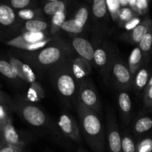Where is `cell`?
Listing matches in <instances>:
<instances>
[{
	"instance_id": "44",
	"label": "cell",
	"mask_w": 152,
	"mask_h": 152,
	"mask_svg": "<svg viewBox=\"0 0 152 152\" xmlns=\"http://www.w3.org/2000/svg\"><path fill=\"white\" fill-rule=\"evenodd\" d=\"M46 152H52V151H46Z\"/></svg>"
},
{
	"instance_id": "16",
	"label": "cell",
	"mask_w": 152,
	"mask_h": 152,
	"mask_svg": "<svg viewBox=\"0 0 152 152\" xmlns=\"http://www.w3.org/2000/svg\"><path fill=\"white\" fill-rule=\"evenodd\" d=\"M116 98L122 126L126 128L132 118V101L127 91H117Z\"/></svg>"
},
{
	"instance_id": "43",
	"label": "cell",
	"mask_w": 152,
	"mask_h": 152,
	"mask_svg": "<svg viewBox=\"0 0 152 152\" xmlns=\"http://www.w3.org/2000/svg\"><path fill=\"white\" fill-rule=\"evenodd\" d=\"M2 129H3V127H2V126H1V124H0V132H1V130H2Z\"/></svg>"
},
{
	"instance_id": "1",
	"label": "cell",
	"mask_w": 152,
	"mask_h": 152,
	"mask_svg": "<svg viewBox=\"0 0 152 152\" xmlns=\"http://www.w3.org/2000/svg\"><path fill=\"white\" fill-rule=\"evenodd\" d=\"M73 53L70 43L58 38L53 43L42 50L34 52L19 50L13 54L29 64L32 68L40 71L50 70L61 63Z\"/></svg>"
},
{
	"instance_id": "15",
	"label": "cell",
	"mask_w": 152,
	"mask_h": 152,
	"mask_svg": "<svg viewBox=\"0 0 152 152\" xmlns=\"http://www.w3.org/2000/svg\"><path fill=\"white\" fill-rule=\"evenodd\" d=\"M69 61L73 75L80 85V83L88 79L92 72V66L87 61L74 53L69 57Z\"/></svg>"
},
{
	"instance_id": "19",
	"label": "cell",
	"mask_w": 152,
	"mask_h": 152,
	"mask_svg": "<svg viewBox=\"0 0 152 152\" xmlns=\"http://www.w3.org/2000/svg\"><path fill=\"white\" fill-rule=\"evenodd\" d=\"M152 130V117L140 115L134 120L132 124V132L137 139L147 135Z\"/></svg>"
},
{
	"instance_id": "37",
	"label": "cell",
	"mask_w": 152,
	"mask_h": 152,
	"mask_svg": "<svg viewBox=\"0 0 152 152\" xmlns=\"http://www.w3.org/2000/svg\"><path fill=\"white\" fill-rule=\"evenodd\" d=\"M13 99L10 97L7 94H6L5 92L2 91L0 89V104H3V105H6L8 107H10V108L12 111V108H13Z\"/></svg>"
},
{
	"instance_id": "3",
	"label": "cell",
	"mask_w": 152,
	"mask_h": 152,
	"mask_svg": "<svg viewBox=\"0 0 152 152\" xmlns=\"http://www.w3.org/2000/svg\"><path fill=\"white\" fill-rule=\"evenodd\" d=\"M69 57L51 68L49 76L59 96L68 106H72L78 101L79 83L73 75Z\"/></svg>"
},
{
	"instance_id": "31",
	"label": "cell",
	"mask_w": 152,
	"mask_h": 152,
	"mask_svg": "<svg viewBox=\"0 0 152 152\" xmlns=\"http://www.w3.org/2000/svg\"><path fill=\"white\" fill-rule=\"evenodd\" d=\"M67 19V12L61 13L52 16V21H51V30L50 34L52 36H55V34L61 30V27L62 24Z\"/></svg>"
},
{
	"instance_id": "6",
	"label": "cell",
	"mask_w": 152,
	"mask_h": 152,
	"mask_svg": "<svg viewBox=\"0 0 152 152\" xmlns=\"http://www.w3.org/2000/svg\"><path fill=\"white\" fill-rule=\"evenodd\" d=\"M133 80L134 77L128 65L116 52L112 60L106 81H110L116 91H128L133 88Z\"/></svg>"
},
{
	"instance_id": "5",
	"label": "cell",
	"mask_w": 152,
	"mask_h": 152,
	"mask_svg": "<svg viewBox=\"0 0 152 152\" xmlns=\"http://www.w3.org/2000/svg\"><path fill=\"white\" fill-rule=\"evenodd\" d=\"M92 20V45L94 48L104 40L107 31L110 13L105 0H94L91 3Z\"/></svg>"
},
{
	"instance_id": "9",
	"label": "cell",
	"mask_w": 152,
	"mask_h": 152,
	"mask_svg": "<svg viewBox=\"0 0 152 152\" xmlns=\"http://www.w3.org/2000/svg\"><path fill=\"white\" fill-rule=\"evenodd\" d=\"M106 140L109 152H122V136L114 110L107 107L106 116Z\"/></svg>"
},
{
	"instance_id": "20",
	"label": "cell",
	"mask_w": 152,
	"mask_h": 152,
	"mask_svg": "<svg viewBox=\"0 0 152 152\" xmlns=\"http://www.w3.org/2000/svg\"><path fill=\"white\" fill-rule=\"evenodd\" d=\"M0 74L16 86L23 85L24 82L20 80L16 70L8 59L2 57H0Z\"/></svg>"
},
{
	"instance_id": "4",
	"label": "cell",
	"mask_w": 152,
	"mask_h": 152,
	"mask_svg": "<svg viewBox=\"0 0 152 152\" xmlns=\"http://www.w3.org/2000/svg\"><path fill=\"white\" fill-rule=\"evenodd\" d=\"M13 102L12 111L17 113L30 126L37 129L48 130L49 133L54 135L57 139H61L63 136L58 126H55L47 114L40 107L21 96L15 97Z\"/></svg>"
},
{
	"instance_id": "40",
	"label": "cell",
	"mask_w": 152,
	"mask_h": 152,
	"mask_svg": "<svg viewBox=\"0 0 152 152\" xmlns=\"http://www.w3.org/2000/svg\"><path fill=\"white\" fill-rule=\"evenodd\" d=\"M5 145L4 142V141H3V139H2V136H1V132H0V151L1 150V148H3V146Z\"/></svg>"
},
{
	"instance_id": "2",
	"label": "cell",
	"mask_w": 152,
	"mask_h": 152,
	"mask_svg": "<svg viewBox=\"0 0 152 152\" xmlns=\"http://www.w3.org/2000/svg\"><path fill=\"white\" fill-rule=\"evenodd\" d=\"M80 132L86 144L94 152H105L106 133L99 115L89 109L79 101L76 105Z\"/></svg>"
},
{
	"instance_id": "26",
	"label": "cell",
	"mask_w": 152,
	"mask_h": 152,
	"mask_svg": "<svg viewBox=\"0 0 152 152\" xmlns=\"http://www.w3.org/2000/svg\"><path fill=\"white\" fill-rule=\"evenodd\" d=\"M86 28H87L86 27L73 18L66 19V20L62 24L61 27V31L75 37H77L80 34H83Z\"/></svg>"
},
{
	"instance_id": "39",
	"label": "cell",
	"mask_w": 152,
	"mask_h": 152,
	"mask_svg": "<svg viewBox=\"0 0 152 152\" xmlns=\"http://www.w3.org/2000/svg\"><path fill=\"white\" fill-rule=\"evenodd\" d=\"M0 152H26L25 148L13 146L10 145H4Z\"/></svg>"
},
{
	"instance_id": "33",
	"label": "cell",
	"mask_w": 152,
	"mask_h": 152,
	"mask_svg": "<svg viewBox=\"0 0 152 152\" xmlns=\"http://www.w3.org/2000/svg\"><path fill=\"white\" fill-rule=\"evenodd\" d=\"M136 16H137V14L133 11V10L130 7H121L119 13L118 22H119V25L124 27L128 22H129L131 19H133Z\"/></svg>"
},
{
	"instance_id": "10",
	"label": "cell",
	"mask_w": 152,
	"mask_h": 152,
	"mask_svg": "<svg viewBox=\"0 0 152 152\" xmlns=\"http://www.w3.org/2000/svg\"><path fill=\"white\" fill-rule=\"evenodd\" d=\"M78 101L85 107L98 115L101 114V103L95 86L89 79H86L79 85Z\"/></svg>"
},
{
	"instance_id": "24",
	"label": "cell",
	"mask_w": 152,
	"mask_h": 152,
	"mask_svg": "<svg viewBox=\"0 0 152 152\" xmlns=\"http://www.w3.org/2000/svg\"><path fill=\"white\" fill-rule=\"evenodd\" d=\"M138 47L143 55L145 65H148L151 60L152 53V27L139 42Z\"/></svg>"
},
{
	"instance_id": "12",
	"label": "cell",
	"mask_w": 152,
	"mask_h": 152,
	"mask_svg": "<svg viewBox=\"0 0 152 152\" xmlns=\"http://www.w3.org/2000/svg\"><path fill=\"white\" fill-rule=\"evenodd\" d=\"M71 48L75 54L87 61L91 65H94L95 48L91 42L83 37H73L71 40Z\"/></svg>"
},
{
	"instance_id": "18",
	"label": "cell",
	"mask_w": 152,
	"mask_h": 152,
	"mask_svg": "<svg viewBox=\"0 0 152 152\" xmlns=\"http://www.w3.org/2000/svg\"><path fill=\"white\" fill-rule=\"evenodd\" d=\"M51 23L46 18L33 19L22 23L21 34L22 33H48L50 34Z\"/></svg>"
},
{
	"instance_id": "25",
	"label": "cell",
	"mask_w": 152,
	"mask_h": 152,
	"mask_svg": "<svg viewBox=\"0 0 152 152\" xmlns=\"http://www.w3.org/2000/svg\"><path fill=\"white\" fill-rule=\"evenodd\" d=\"M71 18L75 19L87 28L91 18V6L84 4L77 6L73 11Z\"/></svg>"
},
{
	"instance_id": "32",
	"label": "cell",
	"mask_w": 152,
	"mask_h": 152,
	"mask_svg": "<svg viewBox=\"0 0 152 152\" xmlns=\"http://www.w3.org/2000/svg\"><path fill=\"white\" fill-rule=\"evenodd\" d=\"M136 152H152V136L145 135L136 142Z\"/></svg>"
},
{
	"instance_id": "35",
	"label": "cell",
	"mask_w": 152,
	"mask_h": 152,
	"mask_svg": "<svg viewBox=\"0 0 152 152\" xmlns=\"http://www.w3.org/2000/svg\"><path fill=\"white\" fill-rule=\"evenodd\" d=\"M143 105L145 111L152 112V86L143 92Z\"/></svg>"
},
{
	"instance_id": "11",
	"label": "cell",
	"mask_w": 152,
	"mask_h": 152,
	"mask_svg": "<svg viewBox=\"0 0 152 152\" xmlns=\"http://www.w3.org/2000/svg\"><path fill=\"white\" fill-rule=\"evenodd\" d=\"M58 126L63 136L76 143H81L82 136L80 127L75 119L67 113H63L59 117Z\"/></svg>"
},
{
	"instance_id": "17",
	"label": "cell",
	"mask_w": 152,
	"mask_h": 152,
	"mask_svg": "<svg viewBox=\"0 0 152 152\" xmlns=\"http://www.w3.org/2000/svg\"><path fill=\"white\" fill-rule=\"evenodd\" d=\"M0 132L5 145L25 148V142L20 138L17 131L13 126L12 119L4 125L2 130Z\"/></svg>"
},
{
	"instance_id": "30",
	"label": "cell",
	"mask_w": 152,
	"mask_h": 152,
	"mask_svg": "<svg viewBox=\"0 0 152 152\" xmlns=\"http://www.w3.org/2000/svg\"><path fill=\"white\" fill-rule=\"evenodd\" d=\"M129 7L137 14V16H143L148 11L149 1H147V0L129 1Z\"/></svg>"
},
{
	"instance_id": "13",
	"label": "cell",
	"mask_w": 152,
	"mask_h": 152,
	"mask_svg": "<svg viewBox=\"0 0 152 152\" xmlns=\"http://www.w3.org/2000/svg\"><path fill=\"white\" fill-rule=\"evenodd\" d=\"M7 59L15 68L18 76L22 81L29 86L37 83L35 73L29 64L13 54L9 55Z\"/></svg>"
},
{
	"instance_id": "22",
	"label": "cell",
	"mask_w": 152,
	"mask_h": 152,
	"mask_svg": "<svg viewBox=\"0 0 152 152\" xmlns=\"http://www.w3.org/2000/svg\"><path fill=\"white\" fill-rule=\"evenodd\" d=\"M150 78V72L146 66H143L134 76L133 88L138 94H141L145 90Z\"/></svg>"
},
{
	"instance_id": "42",
	"label": "cell",
	"mask_w": 152,
	"mask_h": 152,
	"mask_svg": "<svg viewBox=\"0 0 152 152\" xmlns=\"http://www.w3.org/2000/svg\"><path fill=\"white\" fill-rule=\"evenodd\" d=\"M77 152H88V151L83 148H78L77 150Z\"/></svg>"
},
{
	"instance_id": "27",
	"label": "cell",
	"mask_w": 152,
	"mask_h": 152,
	"mask_svg": "<svg viewBox=\"0 0 152 152\" xmlns=\"http://www.w3.org/2000/svg\"><path fill=\"white\" fill-rule=\"evenodd\" d=\"M16 13L19 20L22 23L25 22H27V21L40 19V18L44 17L40 7H37V8H27L23 9V10H16Z\"/></svg>"
},
{
	"instance_id": "21",
	"label": "cell",
	"mask_w": 152,
	"mask_h": 152,
	"mask_svg": "<svg viewBox=\"0 0 152 152\" xmlns=\"http://www.w3.org/2000/svg\"><path fill=\"white\" fill-rule=\"evenodd\" d=\"M68 1L61 0H51L43 3L42 12L46 16L52 17L57 14L67 12Z\"/></svg>"
},
{
	"instance_id": "23",
	"label": "cell",
	"mask_w": 152,
	"mask_h": 152,
	"mask_svg": "<svg viewBox=\"0 0 152 152\" xmlns=\"http://www.w3.org/2000/svg\"><path fill=\"white\" fill-rule=\"evenodd\" d=\"M144 65L145 63L143 55L142 53V51L140 50L139 48L137 46V47L134 48L133 49L132 51L130 53L129 57H128V66L133 77Z\"/></svg>"
},
{
	"instance_id": "41",
	"label": "cell",
	"mask_w": 152,
	"mask_h": 152,
	"mask_svg": "<svg viewBox=\"0 0 152 152\" xmlns=\"http://www.w3.org/2000/svg\"><path fill=\"white\" fill-rule=\"evenodd\" d=\"M151 86H152V74L150 76V78H149L148 83L147 86H146L145 90H146V89H147V88H150Z\"/></svg>"
},
{
	"instance_id": "38",
	"label": "cell",
	"mask_w": 152,
	"mask_h": 152,
	"mask_svg": "<svg viewBox=\"0 0 152 152\" xmlns=\"http://www.w3.org/2000/svg\"><path fill=\"white\" fill-rule=\"evenodd\" d=\"M141 21L142 20L139 18V16H136L134 19H131L129 22H128V23L124 26V28H125V29H127V31H131L133 28H135L136 26H137V25L141 22Z\"/></svg>"
},
{
	"instance_id": "28",
	"label": "cell",
	"mask_w": 152,
	"mask_h": 152,
	"mask_svg": "<svg viewBox=\"0 0 152 152\" xmlns=\"http://www.w3.org/2000/svg\"><path fill=\"white\" fill-rule=\"evenodd\" d=\"M2 1L15 10L38 7V3L35 0H3Z\"/></svg>"
},
{
	"instance_id": "7",
	"label": "cell",
	"mask_w": 152,
	"mask_h": 152,
	"mask_svg": "<svg viewBox=\"0 0 152 152\" xmlns=\"http://www.w3.org/2000/svg\"><path fill=\"white\" fill-rule=\"evenodd\" d=\"M22 25L16 10L0 1V42H3L20 35Z\"/></svg>"
},
{
	"instance_id": "8",
	"label": "cell",
	"mask_w": 152,
	"mask_h": 152,
	"mask_svg": "<svg viewBox=\"0 0 152 152\" xmlns=\"http://www.w3.org/2000/svg\"><path fill=\"white\" fill-rule=\"evenodd\" d=\"M116 53V50L114 46L104 39L95 47L94 65L102 75L105 81L108 76L112 60Z\"/></svg>"
},
{
	"instance_id": "29",
	"label": "cell",
	"mask_w": 152,
	"mask_h": 152,
	"mask_svg": "<svg viewBox=\"0 0 152 152\" xmlns=\"http://www.w3.org/2000/svg\"><path fill=\"white\" fill-rule=\"evenodd\" d=\"M121 136L122 152H136V142L130 132L127 130L123 131Z\"/></svg>"
},
{
	"instance_id": "14",
	"label": "cell",
	"mask_w": 152,
	"mask_h": 152,
	"mask_svg": "<svg viewBox=\"0 0 152 152\" xmlns=\"http://www.w3.org/2000/svg\"><path fill=\"white\" fill-rule=\"evenodd\" d=\"M151 27L152 19H151L150 16L148 15L137 26H136L131 31H126L123 34H122L120 38L122 41H125L130 44L138 45L143 37L147 34Z\"/></svg>"
},
{
	"instance_id": "34",
	"label": "cell",
	"mask_w": 152,
	"mask_h": 152,
	"mask_svg": "<svg viewBox=\"0 0 152 152\" xmlns=\"http://www.w3.org/2000/svg\"><path fill=\"white\" fill-rule=\"evenodd\" d=\"M107 4L109 13L110 17L113 21H118L119 19V13L121 9L119 1H106Z\"/></svg>"
},
{
	"instance_id": "36",
	"label": "cell",
	"mask_w": 152,
	"mask_h": 152,
	"mask_svg": "<svg viewBox=\"0 0 152 152\" xmlns=\"http://www.w3.org/2000/svg\"><path fill=\"white\" fill-rule=\"evenodd\" d=\"M10 111H12L10 107L6 105L0 104V124L2 126V127H4V125L12 119Z\"/></svg>"
}]
</instances>
